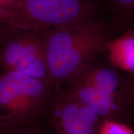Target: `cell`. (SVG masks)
<instances>
[{
  "mask_svg": "<svg viewBox=\"0 0 134 134\" xmlns=\"http://www.w3.org/2000/svg\"><path fill=\"white\" fill-rule=\"evenodd\" d=\"M119 35L105 21L44 31V48L50 78L57 85L68 83L93 60L106 53Z\"/></svg>",
  "mask_w": 134,
  "mask_h": 134,
  "instance_id": "cell-1",
  "label": "cell"
},
{
  "mask_svg": "<svg viewBox=\"0 0 134 134\" xmlns=\"http://www.w3.org/2000/svg\"><path fill=\"white\" fill-rule=\"evenodd\" d=\"M57 85L13 71L0 73V127L37 121L44 115Z\"/></svg>",
  "mask_w": 134,
  "mask_h": 134,
  "instance_id": "cell-2",
  "label": "cell"
},
{
  "mask_svg": "<svg viewBox=\"0 0 134 134\" xmlns=\"http://www.w3.org/2000/svg\"><path fill=\"white\" fill-rule=\"evenodd\" d=\"M99 0H21L22 28L37 31L85 26L104 21Z\"/></svg>",
  "mask_w": 134,
  "mask_h": 134,
  "instance_id": "cell-3",
  "label": "cell"
},
{
  "mask_svg": "<svg viewBox=\"0 0 134 134\" xmlns=\"http://www.w3.org/2000/svg\"><path fill=\"white\" fill-rule=\"evenodd\" d=\"M0 65L3 71L51 80L45 53L44 31L8 25L0 27Z\"/></svg>",
  "mask_w": 134,
  "mask_h": 134,
  "instance_id": "cell-4",
  "label": "cell"
},
{
  "mask_svg": "<svg viewBox=\"0 0 134 134\" xmlns=\"http://www.w3.org/2000/svg\"><path fill=\"white\" fill-rule=\"evenodd\" d=\"M45 115L55 134H99L103 122L62 85L57 86Z\"/></svg>",
  "mask_w": 134,
  "mask_h": 134,
  "instance_id": "cell-5",
  "label": "cell"
},
{
  "mask_svg": "<svg viewBox=\"0 0 134 134\" xmlns=\"http://www.w3.org/2000/svg\"><path fill=\"white\" fill-rule=\"evenodd\" d=\"M101 55L89 63L74 78L86 82L110 95L127 109L133 94L134 81L120 73L110 63L107 56L104 59Z\"/></svg>",
  "mask_w": 134,
  "mask_h": 134,
  "instance_id": "cell-6",
  "label": "cell"
},
{
  "mask_svg": "<svg viewBox=\"0 0 134 134\" xmlns=\"http://www.w3.org/2000/svg\"><path fill=\"white\" fill-rule=\"evenodd\" d=\"M65 88L77 99L92 109L101 119L119 120L127 108L108 94L93 85L74 78L66 83Z\"/></svg>",
  "mask_w": 134,
  "mask_h": 134,
  "instance_id": "cell-7",
  "label": "cell"
},
{
  "mask_svg": "<svg viewBox=\"0 0 134 134\" xmlns=\"http://www.w3.org/2000/svg\"><path fill=\"white\" fill-rule=\"evenodd\" d=\"M106 55L117 69L134 75V32L120 34L111 40Z\"/></svg>",
  "mask_w": 134,
  "mask_h": 134,
  "instance_id": "cell-8",
  "label": "cell"
},
{
  "mask_svg": "<svg viewBox=\"0 0 134 134\" xmlns=\"http://www.w3.org/2000/svg\"><path fill=\"white\" fill-rule=\"evenodd\" d=\"M106 6L119 34L134 32V0H106Z\"/></svg>",
  "mask_w": 134,
  "mask_h": 134,
  "instance_id": "cell-9",
  "label": "cell"
},
{
  "mask_svg": "<svg viewBox=\"0 0 134 134\" xmlns=\"http://www.w3.org/2000/svg\"><path fill=\"white\" fill-rule=\"evenodd\" d=\"M0 134H49L37 121L0 127Z\"/></svg>",
  "mask_w": 134,
  "mask_h": 134,
  "instance_id": "cell-10",
  "label": "cell"
},
{
  "mask_svg": "<svg viewBox=\"0 0 134 134\" xmlns=\"http://www.w3.org/2000/svg\"><path fill=\"white\" fill-rule=\"evenodd\" d=\"M99 134H134V130L120 120H104Z\"/></svg>",
  "mask_w": 134,
  "mask_h": 134,
  "instance_id": "cell-11",
  "label": "cell"
},
{
  "mask_svg": "<svg viewBox=\"0 0 134 134\" xmlns=\"http://www.w3.org/2000/svg\"><path fill=\"white\" fill-rule=\"evenodd\" d=\"M21 6V0H0V8L11 15L19 27H21L19 23Z\"/></svg>",
  "mask_w": 134,
  "mask_h": 134,
  "instance_id": "cell-12",
  "label": "cell"
},
{
  "mask_svg": "<svg viewBox=\"0 0 134 134\" xmlns=\"http://www.w3.org/2000/svg\"><path fill=\"white\" fill-rule=\"evenodd\" d=\"M5 25L18 27V24L11 15L0 8V27Z\"/></svg>",
  "mask_w": 134,
  "mask_h": 134,
  "instance_id": "cell-13",
  "label": "cell"
},
{
  "mask_svg": "<svg viewBox=\"0 0 134 134\" xmlns=\"http://www.w3.org/2000/svg\"><path fill=\"white\" fill-rule=\"evenodd\" d=\"M127 111H128L129 115L132 124L134 127V90L133 92V94L130 100V103L129 104L128 108H127ZM134 130V129H133Z\"/></svg>",
  "mask_w": 134,
  "mask_h": 134,
  "instance_id": "cell-14",
  "label": "cell"
}]
</instances>
